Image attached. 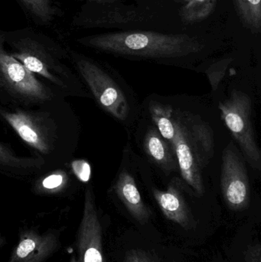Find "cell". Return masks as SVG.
Here are the masks:
<instances>
[{
	"instance_id": "6da1fadb",
	"label": "cell",
	"mask_w": 261,
	"mask_h": 262,
	"mask_svg": "<svg viewBox=\"0 0 261 262\" xmlns=\"http://www.w3.org/2000/svg\"><path fill=\"white\" fill-rule=\"evenodd\" d=\"M81 44L103 52L126 57L169 59L199 53L205 44L186 34L124 32L100 34L78 40Z\"/></svg>"
},
{
	"instance_id": "7a4b0ae2",
	"label": "cell",
	"mask_w": 261,
	"mask_h": 262,
	"mask_svg": "<svg viewBox=\"0 0 261 262\" xmlns=\"http://www.w3.org/2000/svg\"><path fill=\"white\" fill-rule=\"evenodd\" d=\"M175 137L171 143L185 186L197 196L205 193L202 170L214 155L212 130L197 115L173 112Z\"/></svg>"
},
{
	"instance_id": "3957f363",
	"label": "cell",
	"mask_w": 261,
	"mask_h": 262,
	"mask_svg": "<svg viewBox=\"0 0 261 262\" xmlns=\"http://www.w3.org/2000/svg\"><path fill=\"white\" fill-rule=\"evenodd\" d=\"M75 61L98 105L120 122H128L133 108L125 89L94 61L82 56L75 57Z\"/></svg>"
},
{
	"instance_id": "277c9868",
	"label": "cell",
	"mask_w": 261,
	"mask_h": 262,
	"mask_svg": "<svg viewBox=\"0 0 261 262\" xmlns=\"http://www.w3.org/2000/svg\"><path fill=\"white\" fill-rule=\"evenodd\" d=\"M222 118L240 146L244 157L254 170L260 171L261 152L251 121V97L239 90H233L229 97L219 104Z\"/></svg>"
},
{
	"instance_id": "5b68a950",
	"label": "cell",
	"mask_w": 261,
	"mask_h": 262,
	"mask_svg": "<svg viewBox=\"0 0 261 262\" xmlns=\"http://www.w3.org/2000/svg\"><path fill=\"white\" fill-rule=\"evenodd\" d=\"M4 38L0 35V88L20 101L44 102L52 93L35 75L15 59L4 48Z\"/></svg>"
},
{
	"instance_id": "8992f818",
	"label": "cell",
	"mask_w": 261,
	"mask_h": 262,
	"mask_svg": "<svg viewBox=\"0 0 261 262\" xmlns=\"http://www.w3.org/2000/svg\"><path fill=\"white\" fill-rule=\"evenodd\" d=\"M68 262H105L102 227L90 186L84 194L82 218L77 232L75 252Z\"/></svg>"
},
{
	"instance_id": "52a82bcc",
	"label": "cell",
	"mask_w": 261,
	"mask_h": 262,
	"mask_svg": "<svg viewBox=\"0 0 261 262\" xmlns=\"http://www.w3.org/2000/svg\"><path fill=\"white\" fill-rule=\"evenodd\" d=\"M221 189L225 204L231 210L247 209L251 201V186L245 162L233 143L222 154Z\"/></svg>"
},
{
	"instance_id": "ba28073f",
	"label": "cell",
	"mask_w": 261,
	"mask_h": 262,
	"mask_svg": "<svg viewBox=\"0 0 261 262\" xmlns=\"http://www.w3.org/2000/svg\"><path fill=\"white\" fill-rule=\"evenodd\" d=\"M12 48L13 51L10 52L11 55L28 70L44 77L59 87L67 86V70L39 41L30 38H21L13 42Z\"/></svg>"
},
{
	"instance_id": "9c48e42d",
	"label": "cell",
	"mask_w": 261,
	"mask_h": 262,
	"mask_svg": "<svg viewBox=\"0 0 261 262\" xmlns=\"http://www.w3.org/2000/svg\"><path fill=\"white\" fill-rule=\"evenodd\" d=\"M61 230L26 229L19 234L16 246L6 262H44L61 247Z\"/></svg>"
},
{
	"instance_id": "30bf717a",
	"label": "cell",
	"mask_w": 261,
	"mask_h": 262,
	"mask_svg": "<svg viewBox=\"0 0 261 262\" xmlns=\"http://www.w3.org/2000/svg\"><path fill=\"white\" fill-rule=\"evenodd\" d=\"M185 184L178 178L173 179L165 190L152 187L151 192L155 201L167 220L173 222L185 229L195 226V220L184 198Z\"/></svg>"
},
{
	"instance_id": "8fae6325",
	"label": "cell",
	"mask_w": 261,
	"mask_h": 262,
	"mask_svg": "<svg viewBox=\"0 0 261 262\" xmlns=\"http://www.w3.org/2000/svg\"><path fill=\"white\" fill-rule=\"evenodd\" d=\"M111 193L121 202L128 213L140 225H145L153 215L138 189L130 169L121 166L110 188Z\"/></svg>"
},
{
	"instance_id": "7c38bea8",
	"label": "cell",
	"mask_w": 261,
	"mask_h": 262,
	"mask_svg": "<svg viewBox=\"0 0 261 262\" xmlns=\"http://www.w3.org/2000/svg\"><path fill=\"white\" fill-rule=\"evenodd\" d=\"M1 115L26 143L42 154L50 151L49 132L31 114L17 111L1 112Z\"/></svg>"
},
{
	"instance_id": "4fadbf2b",
	"label": "cell",
	"mask_w": 261,
	"mask_h": 262,
	"mask_svg": "<svg viewBox=\"0 0 261 262\" xmlns=\"http://www.w3.org/2000/svg\"><path fill=\"white\" fill-rule=\"evenodd\" d=\"M143 147L150 161L167 175L179 171L177 159L171 144L156 127H149L144 134Z\"/></svg>"
},
{
	"instance_id": "5bb4252c",
	"label": "cell",
	"mask_w": 261,
	"mask_h": 262,
	"mask_svg": "<svg viewBox=\"0 0 261 262\" xmlns=\"http://www.w3.org/2000/svg\"><path fill=\"white\" fill-rule=\"evenodd\" d=\"M139 15L133 9L113 7L107 10L93 12L84 16L81 25L87 27L112 26V25L128 24L139 20Z\"/></svg>"
},
{
	"instance_id": "9a60e30c",
	"label": "cell",
	"mask_w": 261,
	"mask_h": 262,
	"mask_svg": "<svg viewBox=\"0 0 261 262\" xmlns=\"http://www.w3.org/2000/svg\"><path fill=\"white\" fill-rule=\"evenodd\" d=\"M149 112L155 127L162 137L171 144L176 131L173 118L174 112L173 107L158 101H150Z\"/></svg>"
},
{
	"instance_id": "2e32d148",
	"label": "cell",
	"mask_w": 261,
	"mask_h": 262,
	"mask_svg": "<svg viewBox=\"0 0 261 262\" xmlns=\"http://www.w3.org/2000/svg\"><path fill=\"white\" fill-rule=\"evenodd\" d=\"M236 11L243 24L253 33L261 29V0H234Z\"/></svg>"
},
{
	"instance_id": "e0dca14e",
	"label": "cell",
	"mask_w": 261,
	"mask_h": 262,
	"mask_svg": "<svg viewBox=\"0 0 261 262\" xmlns=\"http://www.w3.org/2000/svg\"><path fill=\"white\" fill-rule=\"evenodd\" d=\"M216 3L217 0H189L181 9V17L187 23L202 21L212 13Z\"/></svg>"
},
{
	"instance_id": "ac0fdd59",
	"label": "cell",
	"mask_w": 261,
	"mask_h": 262,
	"mask_svg": "<svg viewBox=\"0 0 261 262\" xmlns=\"http://www.w3.org/2000/svg\"><path fill=\"white\" fill-rule=\"evenodd\" d=\"M21 4L37 19L47 23L52 21L55 9L52 0H19Z\"/></svg>"
},
{
	"instance_id": "d6986e66",
	"label": "cell",
	"mask_w": 261,
	"mask_h": 262,
	"mask_svg": "<svg viewBox=\"0 0 261 262\" xmlns=\"http://www.w3.org/2000/svg\"><path fill=\"white\" fill-rule=\"evenodd\" d=\"M231 61H232V59L231 58H222V59L211 63L204 71L208 77V81L211 84V90L213 92H216L219 89V84L225 78L228 66L231 64Z\"/></svg>"
},
{
	"instance_id": "ffe728a7",
	"label": "cell",
	"mask_w": 261,
	"mask_h": 262,
	"mask_svg": "<svg viewBox=\"0 0 261 262\" xmlns=\"http://www.w3.org/2000/svg\"><path fill=\"white\" fill-rule=\"evenodd\" d=\"M35 164V161L18 158L12 151L0 143V165L9 167L26 168L31 167Z\"/></svg>"
},
{
	"instance_id": "44dd1931",
	"label": "cell",
	"mask_w": 261,
	"mask_h": 262,
	"mask_svg": "<svg viewBox=\"0 0 261 262\" xmlns=\"http://www.w3.org/2000/svg\"><path fill=\"white\" fill-rule=\"evenodd\" d=\"M124 262H160L157 258L145 251L133 249L126 252Z\"/></svg>"
},
{
	"instance_id": "7402d4cb",
	"label": "cell",
	"mask_w": 261,
	"mask_h": 262,
	"mask_svg": "<svg viewBox=\"0 0 261 262\" xmlns=\"http://www.w3.org/2000/svg\"><path fill=\"white\" fill-rule=\"evenodd\" d=\"M72 170L81 181L86 183L90 180V166L85 160H75L72 164Z\"/></svg>"
},
{
	"instance_id": "603a6c76",
	"label": "cell",
	"mask_w": 261,
	"mask_h": 262,
	"mask_svg": "<svg viewBox=\"0 0 261 262\" xmlns=\"http://www.w3.org/2000/svg\"><path fill=\"white\" fill-rule=\"evenodd\" d=\"M65 178L63 173H53L43 180L42 187L46 190L55 191L64 184Z\"/></svg>"
},
{
	"instance_id": "cb8c5ba5",
	"label": "cell",
	"mask_w": 261,
	"mask_h": 262,
	"mask_svg": "<svg viewBox=\"0 0 261 262\" xmlns=\"http://www.w3.org/2000/svg\"><path fill=\"white\" fill-rule=\"evenodd\" d=\"M245 262H261V245L260 243L248 246L245 253Z\"/></svg>"
},
{
	"instance_id": "d4e9b609",
	"label": "cell",
	"mask_w": 261,
	"mask_h": 262,
	"mask_svg": "<svg viewBox=\"0 0 261 262\" xmlns=\"http://www.w3.org/2000/svg\"><path fill=\"white\" fill-rule=\"evenodd\" d=\"M94 1L102 2V3H109V2L118 1V0H94Z\"/></svg>"
},
{
	"instance_id": "484cf974",
	"label": "cell",
	"mask_w": 261,
	"mask_h": 262,
	"mask_svg": "<svg viewBox=\"0 0 261 262\" xmlns=\"http://www.w3.org/2000/svg\"><path fill=\"white\" fill-rule=\"evenodd\" d=\"M3 238L2 237L1 233H0V248L3 246Z\"/></svg>"
},
{
	"instance_id": "4316f807",
	"label": "cell",
	"mask_w": 261,
	"mask_h": 262,
	"mask_svg": "<svg viewBox=\"0 0 261 262\" xmlns=\"http://www.w3.org/2000/svg\"><path fill=\"white\" fill-rule=\"evenodd\" d=\"M183 1H189V0H183Z\"/></svg>"
}]
</instances>
